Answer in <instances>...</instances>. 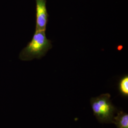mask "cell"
Wrapping results in <instances>:
<instances>
[{
    "instance_id": "1",
    "label": "cell",
    "mask_w": 128,
    "mask_h": 128,
    "mask_svg": "<svg viewBox=\"0 0 128 128\" xmlns=\"http://www.w3.org/2000/svg\"><path fill=\"white\" fill-rule=\"evenodd\" d=\"M46 31H35L32 40L19 54L20 60L30 61L40 59L52 48L51 41L46 37Z\"/></svg>"
},
{
    "instance_id": "2",
    "label": "cell",
    "mask_w": 128,
    "mask_h": 128,
    "mask_svg": "<svg viewBox=\"0 0 128 128\" xmlns=\"http://www.w3.org/2000/svg\"><path fill=\"white\" fill-rule=\"evenodd\" d=\"M110 95L102 94L90 100L92 110L96 119L102 124H112L118 110L112 102Z\"/></svg>"
},
{
    "instance_id": "3",
    "label": "cell",
    "mask_w": 128,
    "mask_h": 128,
    "mask_svg": "<svg viewBox=\"0 0 128 128\" xmlns=\"http://www.w3.org/2000/svg\"><path fill=\"white\" fill-rule=\"evenodd\" d=\"M36 22L35 31H46L48 15L46 8V0H36Z\"/></svg>"
},
{
    "instance_id": "4",
    "label": "cell",
    "mask_w": 128,
    "mask_h": 128,
    "mask_svg": "<svg viewBox=\"0 0 128 128\" xmlns=\"http://www.w3.org/2000/svg\"><path fill=\"white\" fill-rule=\"evenodd\" d=\"M117 128H128V114L122 110H118L114 117L112 123Z\"/></svg>"
},
{
    "instance_id": "5",
    "label": "cell",
    "mask_w": 128,
    "mask_h": 128,
    "mask_svg": "<svg viewBox=\"0 0 128 128\" xmlns=\"http://www.w3.org/2000/svg\"><path fill=\"white\" fill-rule=\"evenodd\" d=\"M120 94L124 97H128V76L125 75L121 78L118 84Z\"/></svg>"
}]
</instances>
